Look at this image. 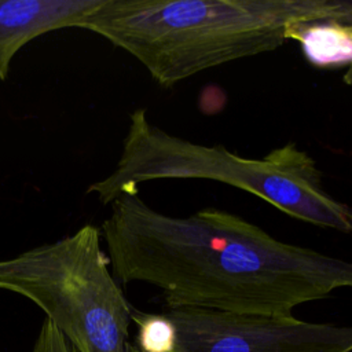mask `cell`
I'll list each match as a JSON object with an SVG mask.
<instances>
[{
    "mask_svg": "<svg viewBox=\"0 0 352 352\" xmlns=\"http://www.w3.org/2000/svg\"><path fill=\"white\" fill-rule=\"evenodd\" d=\"M160 179H206L242 188L289 216L323 228L352 232V206L327 192L315 160L294 142L263 158L242 157L172 135L136 109L116 169L88 187L102 204L136 194L138 184Z\"/></svg>",
    "mask_w": 352,
    "mask_h": 352,
    "instance_id": "3",
    "label": "cell"
},
{
    "mask_svg": "<svg viewBox=\"0 0 352 352\" xmlns=\"http://www.w3.org/2000/svg\"><path fill=\"white\" fill-rule=\"evenodd\" d=\"M164 314L176 327L173 352H352V324L201 308Z\"/></svg>",
    "mask_w": 352,
    "mask_h": 352,
    "instance_id": "5",
    "label": "cell"
},
{
    "mask_svg": "<svg viewBox=\"0 0 352 352\" xmlns=\"http://www.w3.org/2000/svg\"><path fill=\"white\" fill-rule=\"evenodd\" d=\"M344 82L352 85V65L348 66V70H346V73L344 74Z\"/></svg>",
    "mask_w": 352,
    "mask_h": 352,
    "instance_id": "10",
    "label": "cell"
},
{
    "mask_svg": "<svg viewBox=\"0 0 352 352\" xmlns=\"http://www.w3.org/2000/svg\"><path fill=\"white\" fill-rule=\"evenodd\" d=\"M32 352H78L66 336L50 320L44 319Z\"/></svg>",
    "mask_w": 352,
    "mask_h": 352,
    "instance_id": "9",
    "label": "cell"
},
{
    "mask_svg": "<svg viewBox=\"0 0 352 352\" xmlns=\"http://www.w3.org/2000/svg\"><path fill=\"white\" fill-rule=\"evenodd\" d=\"M352 15V0H100L82 29L135 56L162 87L274 51L302 21Z\"/></svg>",
    "mask_w": 352,
    "mask_h": 352,
    "instance_id": "2",
    "label": "cell"
},
{
    "mask_svg": "<svg viewBox=\"0 0 352 352\" xmlns=\"http://www.w3.org/2000/svg\"><path fill=\"white\" fill-rule=\"evenodd\" d=\"M0 289L36 302L78 352H126L132 305L87 224L70 236L0 260Z\"/></svg>",
    "mask_w": 352,
    "mask_h": 352,
    "instance_id": "4",
    "label": "cell"
},
{
    "mask_svg": "<svg viewBox=\"0 0 352 352\" xmlns=\"http://www.w3.org/2000/svg\"><path fill=\"white\" fill-rule=\"evenodd\" d=\"M100 0H0V80L30 40L62 28H81Z\"/></svg>",
    "mask_w": 352,
    "mask_h": 352,
    "instance_id": "6",
    "label": "cell"
},
{
    "mask_svg": "<svg viewBox=\"0 0 352 352\" xmlns=\"http://www.w3.org/2000/svg\"><path fill=\"white\" fill-rule=\"evenodd\" d=\"M126 352H140L138 348H136V345L135 344H128V349H126Z\"/></svg>",
    "mask_w": 352,
    "mask_h": 352,
    "instance_id": "11",
    "label": "cell"
},
{
    "mask_svg": "<svg viewBox=\"0 0 352 352\" xmlns=\"http://www.w3.org/2000/svg\"><path fill=\"white\" fill-rule=\"evenodd\" d=\"M111 209L102 234L114 279L157 286L165 308L289 316L352 289L351 260L279 241L221 209L169 216L138 192L118 197Z\"/></svg>",
    "mask_w": 352,
    "mask_h": 352,
    "instance_id": "1",
    "label": "cell"
},
{
    "mask_svg": "<svg viewBox=\"0 0 352 352\" xmlns=\"http://www.w3.org/2000/svg\"><path fill=\"white\" fill-rule=\"evenodd\" d=\"M131 322L138 327L136 348L140 352H173L176 346V327L162 314H147L131 308Z\"/></svg>",
    "mask_w": 352,
    "mask_h": 352,
    "instance_id": "8",
    "label": "cell"
},
{
    "mask_svg": "<svg viewBox=\"0 0 352 352\" xmlns=\"http://www.w3.org/2000/svg\"><path fill=\"white\" fill-rule=\"evenodd\" d=\"M287 40L298 41L305 58L316 67L352 65V15L298 22L287 30Z\"/></svg>",
    "mask_w": 352,
    "mask_h": 352,
    "instance_id": "7",
    "label": "cell"
}]
</instances>
